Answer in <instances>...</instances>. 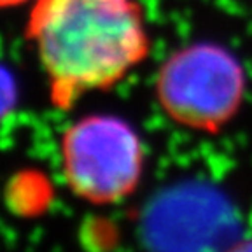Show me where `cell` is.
<instances>
[{"instance_id": "cell-6", "label": "cell", "mask_w": 252, "mask_h": 252, "mask_svg": "<svg viewBox=\"0 0 252 252\" xmlns=\"http://www.w3.org/2000/svg\"><path fill=\"white\" fill-rule=\"evenodd\" d=\"M224 252H252V240L235 242V244L229 245Z\"/></svg>"}, {"instance_id": "cell-5", "label": "cell", "mask_w": 252, "mask_h": 252, "mask_svg": "<svg viewBox=\"0 0 252 252\" xmlns=\"http://www.w3.org/2000/svg\"><path fill=\"white\" fill-rule=\"evenodd\" d=\"M18 102V84L9 68L0 65V121L12 112Z\"/></svg>"}, {"instance_id": "cell-1", "label": "cell", "mask_w": 252, "mask_h": 252, "mask_svg": "<svg viewBox=\"0 0 252 252\" xmlns=\"http://www.w3.org/2000/svg\"><path fill=\"white\" fill-rule=\"evenodd\" d=\"M25 37L60 109L114 86L151 47L138 0H32Z\"/></svg>"}, {"instance_id": "cell-2", "label": "cell", "mask_w": 252, "mask_h": 252, "mask_svg": "<svg viewBox=\"0 0 252 252\" xmlns=\"http://www.w3.org/2000/svg\"><path fill=\"white\" fill-rule=\"evenodd\" d=\"M245 77L240 63L217 44L200 42L179 49L156 77L159 105L175 123L216 133L238 112Z\"/></svg>"}, {"instance_id": "cell-3", "label": "cell", "mask_w": 252, "mask_h": 252, "mask_svg": "<svg viewBox=\"0 0 252 252\" xmlns=\"http://www.w3.org/2000/svg\"><path fill=\"white\" fill-rule=\"evenodd\" d=\"M60 153L70 191L96 205L130 196L144 170L140 138L116 116L93 114L72 123L62 137Z\"/></svg>"}, {"instance_id": "cell-4", "label": "cell", "mask_w": 252, "mask_h": 252, "mask_svg": "<svg viewBox=\"0 0 252 252\" xmlns=\"http://www.w3.org/2000/svg\"><path fill=\"white\" fill-rule=\"evenodd\" d=\"M140 229L151 252H224L235 244L238 219L217 189L191 182L158 194Z\"/></svg>"}, {"instance_id": "cell-7", "label": "cell", "mask_w": 252, "mask_h": 252, "mask_svg": "<svg viewBox=\"0 0 252 252\" xmlns=\"http://www.w3.org/2000/svg\"><path fill=\"white\" fill-rule=\"evenodd\" d=\"M32 0H0V9H12V7H20L23 4H28Z\"/></svg>"}]
</instances>
